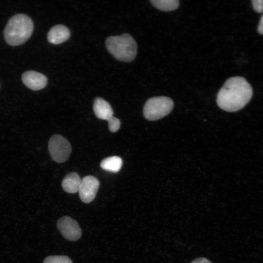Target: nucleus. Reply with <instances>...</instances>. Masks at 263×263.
Here are the masks:
<instances>
[{
  "instance_id": "nucleus-1",
  "label": "nucleus",
  "mask_w": 263,
  "mask_h": 263,
  "mask_svg": "<svg viewBox=\"0 0 263 263\" xmlns=\"http://www.w3.org/2000/svg\"><path fill=\"white\" fill-rule=\"evenodd\" d=\"M253 94L250 84L241 76L229 78L218 93L216 102L221 109L229 112L244 108Z\"/></svg>"
},
{
  "instance_id": "nucleus-2",
  "label": "nucleus",
  "mask_w": 263,
  "mask_h": 263,
  "mask_svg": "<svg viewBox=\"0 0 263 263\" xmlns=\"http://www.w3.org/2000/svg\"><path fill=\"white\" fill-rule=\"evenodd\" d=\"M33 29V22L29 16L23 14L15 15L10 19L5 26V40L12 46L21 45L31 37Z\"/></svg>"
},
{
  "instance_id": "nucleus-3",
  "label": "nucleus",
  "mask_w": 263,
  "mask_h": 263,
  "mask_svg": "<svg viewBox=\"0 0 263 263\" xmlns=\"http://www.w3.org/2000/svg\"><path fill=\"white\" fill-rule=\"evenodd\" d=\"M106 46L109 53L119 61H132L137 54L136 43L128 34L107 38Z\"/></svg>"
},
{
  "instance_id": "nucleus-4",
  "label": "nucleus",
  "mask_w": 263,
  "mask_h": 263,
  "mask_svg": "<svg viewBox=\"0 0 263 263\" xmlns=\"http://www.w3.org/2000/svg\"><path fill=\"white\" fill-rule=\"evenodd\" d=\"M173 106V100L169 97H153L146 102L143 108V114L147 120H156L169 114Z\"/></svg>"
},
{
  "instance_id": "nucleus-5",
  "label": "nucleus",
  "mask_w": 263,
  "mask_h": 263,
  "mask_svg": "<svg viewBox=\"0 0 263 263\" xmlns=\"http://www.w3.org/2000/svg\"><path fill=\"white\" fill-rule=\"evenodd\" d=\"M48 150L53 160L58 163L66 161L72 151L70 143L59 134L53 135L50 138Z\"/></svg>"
},
{
  "instance_id": "nucleus-6",
  "label": "nucleus",
  "mask_w": 263,
  "mask_h": 263,
  "mask_svg": "<svg viewBox=\"0 0 263 263\" xmlns=\"http://www.w3.org/2000/svg\"><path fill=\"white\" fill-rule=\"evenodd\" d=\"M57 228L62 235L70 241L80 239L82 232L78 223L69 216H63L57 222Z\"/></svg>"
},
{
  "instance_id": "nucleus-7",
  "label": "nucleus",
  "mask_w": 263,
  "mask_h": 263,
  "mask_svg": "<svg viewBox=\"0 0 263 263\" xmlns=\"http://www.w3.org/2000/svg\"><path fill=\"white\" fill-rule=\"evenodd\" d=\"M99 186V182L95 177L88 175L81 181L79 189L80 200L84 203H89L95 198Z\"/></svg>"
},
{
  "instance_id": "nucleus-8",
  "label": "nucleus",
  "mask_w": 263,
  "mask_h": 263,
  "mask_svg": "<svg viewBox=\"0 0 263 263\" xmlns=\"http://www.w3.org/2000/svg\"><path fill=\"white\" fill-rule=\"evenodd\" d=\"M22 80L27 87L34 91L44 88L47 83V78L45 75L34 71H28L23 73Z\"/></svg>"
},
{
  "instance_id": "nucleus-9",
  "label": "nucleus",
  "mask_w": 263,
  "mask_h": 263,
  "mask_svg": "<svg viewBox=\"0 0 263 263\" xmlns=\"http://www.w3.org/2000/svg\"><path fill=\"white\" fill-rule=\"evenodd\" d=\"M70 35L68 28L63 25L53 26L48 33V41L53 44H58L67 40Z\"/></svg>"
},
{
  "instance_id": "nucleus-10",
  "label": "nucleus",
  "mask_w": 263,
  "mask_h": 263,
  "mask_svg": "<svg viewBox=\"0 0 263 263\" xmlns=\"http://www.w3.org/2000/svg\"><path fill=\"white\" fill-rule=\"evenodd\" d=\"M93 110L98 118L108 121L113 116V112L110 104L102 98L94 99Z\"/></svg>"
},
{
  "instance_id": "nucleus-11",
  "label": "nucleus",
  "mask_w": 263,
  "mask_h": 263,
  "mask_svg": "<svg viewBox=\"0 0 263 263\" xmlns=\"http://www.w3.org/2000/svg\"><path fill=\"white\" fill-rule=\"evenodd\" d=\"M81 179L78 174L75 172L67 174L62 181L63 190L68 193H74L78 192Z\"/></svg>"
},
{
  "instance_id": "nucleus-12",
  "label": "nucleus",
  "mask_w": 263,
  "mask_h": 263,
  "mask_svg": "<svg viewBox=\"0 0 263 263\" xmlns=\"http://www.w3.org/2000/svg\"><path fill=\"white\" fill-rule=\"evenodd\" d=\"M122 159L117 156L107 157L102 160L100 167L105 170L111 172H117L122 166Z\"/></svg>"
},
{
  "instance_id": "nucleus-13",
  "label": "nucleus",
  "mask_w": 263,
  "mask_h": 263,
  "mask_svg": "<svg viewBox=\"0 0 263 263\" xmlns=\"http://www.w3.org/2000/svg\"><path fill=\"white\" fill-rule=\"evenodd\" d=\"M150 2L156 8L163 11H173L179 6L178 0H150Z\"/></svg>"
},
{
  "instance_id": "nucleus-14",
  "label": "nucleus",
  "mask_w": 263,
  "mask_h": 263,
  "mask_svg": "<svg viewBox=\"0 0 263 263\" xmlns=\"http://www.w3.org/2000/svg\"><path fill=\"white\" fill-rule=\"evenodd\" d=\"M43 263H73V262L66 256H50L44 259Z\"/></svg>"
},
{
  "instance_id": "nucleus-15",
  "label": "nucleus",
  "mask_w": 263,
  "mask_h": 263,
  "mask_svg": "<svg viewBox=\"0 0 263 263\" xmlns=\"http://www.w3.org/2000/svg\"><path fill=\"white\" fill-rule=\"evenodd\" d=\"M107 121L109 129L111 132H115L118 131L120 127V121L119 119L113 116Z\"/></svg>"
},
{
  "instance_id": "nucleus-16",
  "label": "nucleus",
  "mask_w": 263,
  "mask_h": 263,
  "mask_svg": "<svg viewBox=\"0 0 263 263\" xmlns=\"http://www.w3.org/2000/svg\"><path fill=\"white\" fill-rule=\"evenodd\" d=\"M252 5L254 10L257 13H263V0H253Z\"/></svg>"
},
{
  "instance_id": "nucleus-17",
  "label": "nucleus",
  "mask_w": 263,
  "mask_h": 263,
  "mask_svg": "<svg viewBox=\"0 0 263 263\" xmlns=\"http://www.w3.org/2000/svg\"><path fill=\"white\" fill-rule=\"evenodd\" d=\"M191 263H212L207 259L203 257L198 258L193 260Z\"/></svg>"
},
{
  "instance_id": "nucleus-18",
  "label": "nucleus",
  "mask_w": 263,
  "mask_h": 263,
  "mask_svg": "<svg viewBox=\"0 0 263 263\" xmlns=\"http://www.w3.org/2000/svg\"><path fill=\"white\" fill-rule=\"evenodd\" d=\"M258 32L263 35V15L261 17L258 26Z\"/></svg>"
}]
</instances>
